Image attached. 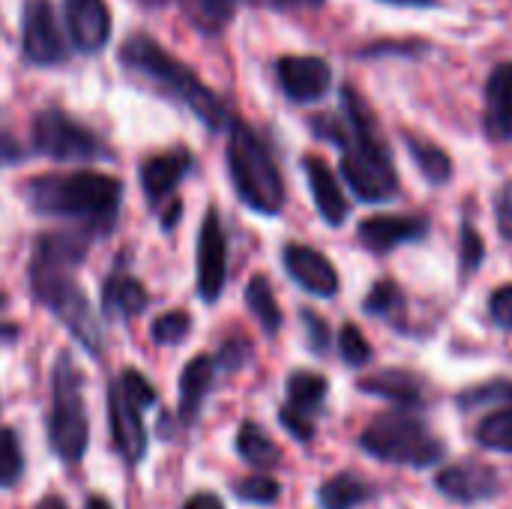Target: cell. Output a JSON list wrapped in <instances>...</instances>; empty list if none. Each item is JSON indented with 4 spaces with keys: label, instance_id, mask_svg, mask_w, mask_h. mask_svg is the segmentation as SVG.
<instances>
[{
    "label": "cell",
    "instance_id": "24",
    "mask_svg": "<svg viewBox=\"0 0 512 509\" xmlns=\"http://www.w3.org/2000/svg\"><path fill=\"white\" fill-rule=\"evenodd\" d=\"M372 486L363 483L354 474H339L333 480H327L318 492V501L324 509H357L366 501H372Z\"/></svg>",
    "mask_w": 512,
    "mask_h": 509
},
{
    "label": "cell",
    "instance_id": "5",
    "mask_svg": "<svg viewBox=\"0 0 512 509\" xmlns=\"http://www.w3.org/2000/svg\"><path fill=\"white\" fill-rule=\"evenodd\" d=\"M228 129V171L237 198L261 216H276L285 207V183L270 150L243 120H231Z\"/></svg>",
    "mask_w": 512,
    "mask_h": 509
},
{
    "label": "cell",
    "instance_id": "20",
    "mask_svg": "<svg viewBox=\"0 0 512 509\" xmlns=\"http://www.w3.org/2000/svg\"><path fill=\"white\" fill-rule=\"evenodd\" d=\"M486 126L489 135L512 138V63H501L486 84Z\"/></svg>",
    "mask_w": 512,
    "mask_h": 509
},
{
    "label": "cell",
    "instance_id": "32",
    "mask_svg": "<svg viewBox=\"0 0 512 509\" xmlns=\"http://www.w3.org/2000/svg\"><path fill=\"white\" fill-rule=\"evenodd\" d=\"M192 330V318L183 312V309H174V312H165L153 321L150 333H153V342L156 345H180Z\"/></svg>",
    "mask_w": 512,
    "mask_h": 509
},
{
    "label": "cell",
    "instance_id": "41",
    "mask_svg": "<svg viewBox=\"0 0 512 509\" xmlns=\"http://www.w3.org/2000/svg\"><path fill=\"white\" fill-rule=\"evenodd\" d=\"M24 156H27L24 147H21L12 135L0 132V168H3V165H15V162H21Z\"/></svg>",
    "mask_w": 512,
    "mask_h": 509
},
{
    "label": "cell",
    "instance_id": "4",
    "mask_svg": "<svg viewBox=\"0 0 512 509\" xmlns=\"http://www.w3.org/2000/svg\"><path fill=\"white\" fill-rule=\"evenodd\" d=\"M120 63L129 72L156 84L162 93L180 99L210 132H219L231 123L228 108L219 102V96L189 66H183L177 57H171L156 39H150L144 33L129 36L120 48Z\"/></svg>",
    "mask_w": 512,
    "mask_h": 509
},
{
    "label": "cell",
    "instance_id": "40",
    "mask_svg": "<svg viewBox=\"0 0 512 509\" xmlns=\"http://www.w3.org/2000/svg\"><path fill=\"white\" fill-rule=\"evenodd\" d=\"M234 3H249V6H264V9L288 12V9H312V6H321L324 0H234Z\"/></svg>",
    "mask_w": 512,
    "mask_h": 509
},
{
    "label": "cell",
    "instance_id": "3",
    "mask_svg": "<svg viewBox=\"0 0 512 509\" xmlns=\"http://www.w3.org/2000/svg\"><path fill=\"white\" fill-rule=\"evenodd\" d=\"M120 180L99 171L45 174L24 186L30 210L42 216H60L84 222L96 231H108L120 210Z\"/></svg>",
    "mask_w": 512,
    "mask_h": 509
},
{
    "label": "cell",
    "instance_id": "45",
    "mask_svg": "<svg viewBox=\"0 0 512 509\" xmlns=\"http://www.w3.org/2000/svg\"><path fill=\"white\" fill-rule=\"evenodd\" d=\"M87 509H111V504L102 501V498H90V501H87Z\"/></svg>",
    "mask_w": 512,
    "mask_h": 509
},
{
    "label": "cell",
    "instance_id": "44",
    "mask_svg": "<svg viewBox=\"0 0 512 509\" xmlns=\"http://www.w3.org/2000/svg\"><path fill=\"white\" fill-rule=\"evenodd\" d=\"M36 509H66V504H63L60 498L48 495V498H45V501H42V504H39V507H36Z\"/></svg>",
    "mask_w": 512,
    "mask_h": 509
},
{
    "label": "cell",
    "instance_id": "37",
    "mask_svg": "<svg viewBox=\"0 0 512 509\" xmlns=\"http://www.w3.org/2000/svg\"><path fill=\"white\" fill-rule=\"evenodd\" d=\"M489 315L498 327L512 330V285L498 288L492 297H489Z\"/></svg>",
    "mask_w": 512,
    "mask_h": 509
},
{
    "label": "cell",
    "instance_id": "39",
    "mask_svg": "<svg viewBox=\"0 0 512 509\" xmlns=\"http://www.w3.org/2000/svg\"><path fill=\"white\" fill-rule=\"evenodd\" d=\"M495 213H498V228H501V234L512 243V186H504V189H501L498 204H495Z\"/></svg>",
    "mask_w": 512,
    "mask_h": 509
},
{
    "label": "cell",
    "instance_id": "9",
    "mask_svg": "<svg viewBox=\"0 0 512 509\" xmlns=\"http://www.w3.org/2000/svg\"><path fill=\"white\" fill-rule=\"evenodd\" d=\"M21 54L33 66H54L66 57L54 9L48 0H24L21 9Z\"/></svg>",
    "mask_w": 512,
    "mask_h": 509
},
{
    "label": "cell",
    "instance_id": "23",
    "mask_svg": "<svg viewBox=\"0 0 512 509\" xmlns=\"http://www.w3.org/2000/svg\"><path fill=\"white\" fill-rule=\"evenodd\" d=\"M102 309L105 315L135 318L147 309V291L138 279L126 273H114L102 288Z\"/></svg>",
    "mask_w": 512,
    "mask_h": 509
},
{
    "label": "cell",
    "instance_id": "29",
    "mask_svg": "<svg viewBox=\"0 0 512 509\" xmlns=\"http://www.w3.org/2000/svg\"><path fill=\"white\" fill-rule=\"evenodd\" d=\"M477 441L486 450H498V453H512V402L504 408L492 411L489 417L480 420L477 426Z\"/></svg>",
    "mask_w": 512,
    "mask_h": 509
},
{
    "label": "cell",
    "instance_id": "19",
    "mask_svg": "<svg viewBox=\"0 0 512 509\" xmlns=\"http://www.w3.org/2000/svg\"><path fill=\"white\" fill-rule=\"evenodd\" d=\"M303 168H306L309 189H312V198H315V207H318L321 219L327 225L339 228L348 219V201H345V195H342V189L336 183V174L318 156H306L303 159Z\"/></svg>",
    "mask_w": 512,
    "mask_h": 509
},
{
    "label": "cell",
    "instance_id": "34",
    "mask_svg": "<svg viewBox=\"0 0 512 509\" xmlns=\"http://www.w3.org/2000/svg\"><path fill=\"white\" fill-rule=\"evenodd\" d=\"M339 351H342V360L351 369H363L372 360V348H369L366 336L360 333V327H354V324H345L342 327V333H339Z\"/></svg>",
    "mask_w": 512,
    "mask_h": 509
},
{
    "label": "cell",
    "instance_id": "22",
    "mask_svg": "<svg viewBox=\"0 0 512 509\" xmlns=\"http://www.w3.org/2000/svg\"><path fill=\"white\" fill-rule=\"evenodd\" d=\"M360 390L381 396L387 402H396L402 408H417L423 402V384L411 372H402V369H387L381 375H372L360 381Z\"/></svg>",
    "mask_w": 512,
    "mask_h": 509
},
{
    "label": "cell",
    "instance_id": "25",
    "mask_svg": "<svg viewBox=\"0 0 512 509\" xmlns=\"http://www.w3.org/2000/svg\"><path fill=\"white\" fill-rule=\"evenodd\" d=\"M180 9L186 21L207 36L222 33L225 24L234 18V0H180Z\"/></svg>",
    "mask_w": 512,
    "mask_h": 509
},
{
    "label": "cell",
    "instance_id": "38",
    "mask_svg": "<svg viewBox=\"0 0 512 509\" xmlns=\"http://www.w3.org/2000/svg\"><path fill=\"white\" fill-rule=\"evenodd\" d=\"M303 324H306V336H309L312 351H315V354H324L327 345H330V330H327L324 318H318L315 312L306 309V312H303Z\"/></svg>",
    "mask_w": 512,
    "mask_h": 509
},
{
    "label": "cell",
    "instance_id": "31",
    "mask_svg": "<svg viewBox=\"0 0 512 509\" xmlns=\"http://www.w3.org/2000/svg\"><path fill=\"white\" fill-rule=\"evenodd\" d=\"M24 474V459L18 447V435L0 426V489H12Z\"/></svg>",
    "mask_w": 512,
    "mask_h": 509
},
{
    "label": "cell",
    "instance_id": "18",
    "mask_svg": "<svg viewBox=\"0 0 512 509\" xmlns=\"http://www.w3.org/2000/svg\"><path fill=\"white\" fill-rule=\"evenodd\" d=\"M192 168V156L186 150H168V153H159V156H150L141 162V189L147 195L150 204H159L165 201L177 183L189 174Z\"/></svg>",
    "mask_w": 512,
    "mask_h": 509
},
{
    "label": "cell",
    "instance_id": "16",
    "mask_svg": "<svg viewBox=\"0 0 512 509\" xmlns=\"http://www.w3.org/2000/svg\"><path fill=\"white\" fill-rule=\"evenodd\" d=\"M72 45L81 54H96L111 39V12L105 0H63Z\"/></svg>",
    "mask_w": 512,
    "mask_h": 509
},
{
    "label": "cell",
    "instance_id": "28",
    "mask_svg": "<svg viewBox=\"0 0 512 509\" xmlns=\"http://www.w3.org/2000/svg\"><path fill=\"white\" fill-rule=\"evenodd\" d=\"M405 141H408L411 159L420 165V171H423V177H426L429 183L441 186V183H447V180L453 177V159H450L441 147H435V144H429V141H420V138H414V135H408Z\"/></svg>",
    "mask_w": 512,
    "mask_h": 509
},
{
    "label": "cell",
    "instance_id": "30",
    "mask_svg": "<svg viewBox=\"0 0 512 509\" xmlns=\"http://www.w3.org/2000/svg\"><path fill=\"white\" fill-rule=\"evenodd\" d=\"M363 309H366L369 315L396 321V318L405 315V294H402V288H399L396 282H387V279H384V282H378V285L369 291Z\"/></svg>",
    "mask_w": 512,
    "mask_h": 509
},
{
    "label": "cell",
    "instance_id": "36",
    "mask_svg": "<svg viewBox=\"0 0 512 509\" xmlns=\"http://www.w3.org/2000/svg\"><path fill=\"white\" fill-rule=\"evenodd\" d=\"M117 387L141 408V411H147L153 402H156V390H153V384L141 375V372H135V369H126L123 375H120V381H117Z\"/></svg>",
    "mask_w": 512,
    "mask_h": 509
},
{
    "label": "cell",
    "instance_id": "42",
    "mask_svg": "<svg viewBox=\"0 0 512 509\" xmlns=\"http://www.w3.org/2000/svg\"><path fill=\"white\" fill-rule=\"evenodd\" d=\"M183 509H225V507H222V501H219L216 495H210V492H201V495H192V498L186 501V507Z\"/></svg>",
    "mask_w": 512,
    "mask_h": 509
},
{
    "label": "cell",
    "instance_id": "35",
    "mask_svg": "<svg viewBox=\"0 0 512 509\" xmlns=\"http://www.w3.org/2000/svg\"><path fill=\"white\" fill-rule=\"evenodd\" d=\"M486 255V246H483V237L477 234L474 225H462V246H459V267H462V279L474 276L480 261Z\"/></svg>",
    "mask_w": 512,
    "mask_h": 509
},
{
    "label": "cell",
    "instance_id": "7",
    "mask_svg": "<svg viewBox=\"0 0 512 509\" xmlns=\"http://www.w3.org/2000/svg\"><path fill=\"white\" fill-rule=\"evenodd\" d=\"M84 381L75 366V360L63 351L54 363L51 375V414H48V441L51 450L75 465L87 453L90 441V423H87V405H84Z\"/></svg>",
    "mask_w": 512,
    "mask_h": 509
},
{
    "label": "cell",
    "instance_id": "11",
    "mask_svg": "<svg viewBox=\"0 0 512 509\" xmlns=\"http://www.w3.org/2000/svg\"><path fill=\"white\" fill-rule=\"evenodd\" d=\"M228 279V243L216 210H207L198 234V294L204 303H216L222 297Z\"/></svg>",
    "mask_w": 512,
    "mask_h": 509
},
{
    "label": "cell",
    "instance_id": "21",
    "mask_svg": "<svg viewBox=\"0 0 512 509\" xmlns=\"http://www.w3.org/2000/svg\"><path fill=\"white\" fill-rule=\"evenodd\" d=\"M216 381V360L213 357H195L180 378V420L183 426H192L201 414V405Z\"/></svg>",
    "mask_w": 512,
    "mask_h": 509
},
{
    "label": "cell",
    "instance_id": "1",
    "mask_svg": "<svg viewBox=\"0 0 512 509\" xmlns=\"http://www.w3.org/2000/svg\"><path fill=\"white\" fill-rule=\"evenodd\" d=\"M87 243L72 234H48L36 246L30 267V285L36 300L72 333V339L93 357L102 354V327L87 294L69 276V270L84 258Z\"/></svg>",
    "mask_w": 512,
    "mask_h": 509
},
{
    "label": "cell",
    "instance_id": "17",
    "mask_svg": "<svg viewBox=\"0 0 512 509\" xmlns=\"http://www.w3.org/2000/svg\"><path fill=\"white\" fill-rule=\"evenodd\" d=\"M426 234H429V222L423 216H369L357 228L360 243L378 255L405 243H417Z\"/></svg>",
    "mask_w": 512,
    "mask_h": 509
},
{
    "label": "cell",
    "instance_id": "43",
    "mask_svg": "<svg viewBox=\"0 0 512 509\" xmlns=\"http://www.w3.org/2000/svg\"><path fill=\"white\" fill-rule=\"evenodd\" d=\"M384 3H396V6H435V0H384Z\"/></svg>",
    "mask_w": 512,
    "mask_h": 509
},
{
    "label": "cell",
    "instance_id": "14",
    "mask_svg": "<svg viewBox=\"0 0 512 509\" xmlns=\"http://www.w3.org/2000/svg\"><path fill=\"white\" fill-rule=\"evenodd\" d=\"M108 414H111V435H114L117 453L129 465H138L147 453V432H144L141 408L114 384L108 396Z\"/></svg>",
    "mask_w": 512,
    "mask_h": 509
},
{
    "label": "cell",
    "instance_id": "26",
    "mask_svg": "<svg viewBox=\"0 0 512 509\" xmlns=\"http://www.w3.org/2000/svg\"><path fill=\"white\" fill-rule=\"evenodd\" d=\"M237 453L246 465L258 468V471H267L279 462V450L276 444L270 441V435L264 429H258L255 423H243L240 432H237Z\"/></svg>",
    "mask_w": 512,
    "mask_h": 509
},
{
    "label": "cell",
    "instance_id": "13",
    "mask_svg": "<svg viewBox=\"0 0 512 509\" xmlns=\"http://www.w3.org/2000/svg\"><path fill=\"white\" fill-rule=\"evenodd\" d=\"M282 264L288 276L309 294L315 297H336L339 291V273L336 267L312 246L303 243H288L282 249Z\"/></svg>",
    "mask_w": 512,
    "mask_h": 509
},
{
    "label": "cell",
    "instance_id": "10",
    "mask_svg": "<svg viewBox=\"0 0 512 509\" xmlns=\"http://www.w3.org/2000/svg\"><path fill=\"white\" fill-rule=\"evenodd\" d=\"M327 378L315 372H294L288 378V402L279 411L282 426L297 438V441H312L315 438V414L321 411L327 399Z\"/></svg>",
    "mask_w": 512,
    "mask_h": 509
},
{
    "label": "cell",
    "instance_id": "15",
    "mask_svg": "<svg viewBox=\"0 0 512 509\" xmlns=\"http://www.w3.org/2000/svg\"><path fill=\"white\" fill-rule=\"evenodd\" d=\"M279 84L294 102H318L330 90V63L321 57H282L276 63Z\"/></svg>",
    "mask_w": 512,
    "mask_h": 509
},
{
    "label": "cell",
    "instance_id": "8",
    "mask_svg": "<svg viewBox=\"0 0 512 509\" xmlns=\"http://www.w3.org/2000/svg\"><path fill=\"white\" fill-rule=\"evenodd\" d=\"M33 144L42 156L54 162H87V159H105L108 153L102 150V141L72 120L69 114L48 108L36 117L33 123Z\"/></svg>",
    "mask_w": 512,
    "mask_h": 509
},
{
    "label": "cell",
    "instance_id": "2",
    "mask_svg": "<svg viewBox=\"0 0 512 509\" xmlns=\"http://www.w3.org/2000/svg\"><path fill=\"white\" fill-rule=\"evenodd\" d=\"M342 177L348 189L366 201V204H381L390 201L399 192V177L393 171L390 150L384 138L378 135L372 111L363 105L354 87L342 90Z\"/></svg>",
    "mask_w": 512,
    "mask_h": 509
},
{
    "label": "cell",
    "instance_id": "27",
    "mask_svg": "<svg viewBox=\"0 0 512 509\" xmlns=\"http://www.w3.org/2000/svg\"><path fill=\"white\" fill-rule=\"evenodd\" d=\"M246 306L258 318V324L264 327V333H270V336L279 333L282 312H279V303L273 297V288H270L267 276H252V282L246 285Z\"/></svg>",
    "mask_w": 512,
    "mask_h": 509
},
{
    "label": "cell",
    "instance_id": "33",
    "mask_svg": "<svg viewBox=\"0 0 512 509\" xmlns=\"http://www.w3.org/2000/svg\"><path fill=\"white\" fill-rule=\"evenodd\" d=\"M279 492H282L279 483L273 477H264V474H255V477L234 483V495L246 504H276Z\"/></svg>",
    "mask_w": 512,
    "mask_h": 509
},
{
    "label": "cell",
    "instance_id": "12",
    "mask_svg": "<svg viewBox=\"0 0 512 509\" xmlns=\"http://www.w3.org/2000/svg\"><path fill=\"white\" fill-rule=\"evenodd\" d=\"M435 486L441 495H447L456 504H480L492 501L501 492V480L495 468L480 465V462H459L444 471H438Z\"/></svg>",
    "mask_w": 512,
    "mask_h": 509
},
{
    "label": "cell",
    "instance_id": "6",
    "mask_svg": "<svg viewBox=\"0 0 512 509\" xmlns=\"http://www.w3.org/2000/svg\"><path fill=\"white\" fill-rule=\"evenodd\" d=\"M360 447L384 465L432 468L444 459V444L432 435V429L420 417L408 411L381 414L360 435Z\"/></svg>",
    "mask_w": 512,
    "mask_h": 509
}]
</instances>
